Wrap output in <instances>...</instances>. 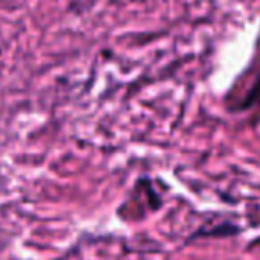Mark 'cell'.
Listing matches in <instances>:
<instances>
[{
  "label": "cell",
  "instance_id": "obj_2",
  "mask_svg": "<svg viewBox=\"0 0 260 260\" xmlns=\"http://www.w3.org/2000/svg\"><path fill=\"white\" fill-rule=\"evenodd\" d=\"M260 102V79L256 80L255 84H253V87L249 89V93L244 96V100L241 102V105H239L237 109H248V107H253L255 104H258Z\"/></svg>",
  "mask_w": 260,
  "mask_h": 260
},
{
  "label": "cell",
  "instance_id": "obj_1",
  "mask_svg": "<svg viewBox=\"0 0 260 260\" xmlns=\"http://www.w3.org/2000/svg\"><path fill=\"white\" fill-rule=\"evenodd\" d=\"M239 228L234 226L230 223H223V224H217V226L210 228V230H205V228H200L194 235H191L189 239H196V237H224V235H234L237 234Z\"/></svg>",
  "mask_w": 260,
  "mask_h": 260
}]
</instances>
